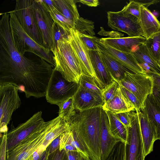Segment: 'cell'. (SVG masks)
Here are the masks:
<instances>
[{
  "instance_id": "1",
  "label": "cell",
  "mask_w": 160,
  "mask_h": 160,
  "mask_svg": "<svg viewBox=\"0 0 160 160\" xmlns=\"http://www.w3.org/2000/svg\"><path fill=\"white\" fill-rule=\"evenodd\" d=\"M10 14L0 21V85L11 84L24 92L26 98L45 96L54 68L45 60L30 59L19 52L12 39Z\"/></svg>"
},
{
  "instance_id": "2",
  "label": "cell",
  "mask_w": 160,
  "mask_h": 160,
  "mask_svg": "<svg viewBox=\"0 0 160 160\" xmlns=\"http://www.w3.org/2000/svg\"><path fill=\"white\" fill-rule=\"evenodd\" d=\"M102 107L76 111L68 123L83 139L92 160H101L100 130Z\"/></svg>"
},
{
  "instance_id": "3",
  "label": "cell",
  "mask_w": 160,
  "mask_h": 160,
  "mask_svg": "<svg viewBox=\"0 0 160 160\" xmlns=\"http://www.w3.org/2000/svg\"><path fill=\"white\" fill-rule=\"evenodd\" d=\"M52 52L55 64L54 69L59 72L67 81L79 84L83 73L69 39L64 38L58 40Z\"/></svg>"
},
{
  "instance_id": "4",
  "label": "cell",
  "mask_w": 160,
  "mask_h": 160,
  "mask_svg": "<svg viewBox=\"0 0 160 160\" xmlns=\"http://www.w3.org/2000/svg\"><path fill=\"white\" fill-rule=\"evenodd\" d=\"M9 14L12 39L18 51L23 55L26 52L32 53L55 67L53 55L50 50L34 41L22 28L15 15L13 13H10Z\"/></svg>"
},
{
  "instance_id": "5",
  "label": "cell",
  "mask_w": 160,
  "mask_h": 160,
  "mask_svg": "<svg viewBox=\"0 0 160 160\" xmlns=\"http://www.w3.org/2000/svg\"><path fill=\"white\" fill-rule=\"evenodd\" d=\"M56 118L48 121L41 130L32 134L7 152L6 160H33V153L38 150L46 135L53 126Z\"/></svg>"
},
{
  "instance_id": "6",
  "label": "cell",
  "mask_w": 160,
  "mask_h": 160,
  "mask_svg": "<svg viewBox=\"0 0 160 160\" xmlns=\"http://www.w3.org/2000/svg\"><path fill=\"white\" fill-rule=\"evenodd\" d=\"M33 1L17 0L15 9L8 13H13L29 36L38 44L44 47L42 35L32 11Z\"/></svg>"
},
{
  "instance_id": "7",
  "label": "cell",
  "mask_w": 160,
  "mask_h": 160,
  "mask_svg": "<svg viewBox=\"0 0 160 160\" xmlns=\"http://www.w3.org/2000/svg\"><path fill=\"white\" fill-rule=\"evenodd\" d=\"M19 88L11 84L0 85V129L1 133L8 132V125L13 112L20 106Z\"/></svg>"
},
{
  "instance_id": "8",
  "label": "cell",
  "mask_w": 160,
  "mask_h": 160,
  "mask_svg": "<svg viewBox=\"0 0 160 160\" xmlns=\"http://www.w3.org/2000/svg\"><path fill=\"white\" fill-rule=\"evenodd\" d=\"M79 86L78 83L66 80L59 72L53 69L47 89L46 99L49 103L58 105L73 96Z\"/></svg>"
},
{
  "instance_id": "9",
  "label": "cell",
  "mask_w": 160,
  "mask_h": 160,
  "mask_svg": "<svg viewBox=\"0 0 160 160\" xmlns=\"http://www.w3.org/2000/svg\"><path fill=\"white\" fill-rule=\"evenodd\" d=\"M42 115V111H38L25 122L16 128L12 127L8 132L7 152L29 136L40 131L47 125L48 121L45 122Z\"/></svg>"
},
{
  "instance_id": "10",
  "label": "cell",
  "mask_w": 160,
  "mask_h": 160,
  "mask_svg": "<svg viewBox=\"0 0 160 160\" xmlns=\"http://www.w3.org/2000/svg\"><path fill=\"white\" fill-rule=\"evenodd\" d=\"M119 84L133 93L144 107L148 96L153 93V81L151 76L146 73L127 71Z\"/></svg>"
},
{
  "instance_id": "11",
  "label": "cell",
  "mask_w": 160,
  "mask_h": 160,
  "mask_svg": "<svg viewBox=\"0 0 160 160\" xmlns=\"http://www.w3.org/2000/svg\"><path fill=\"white\" fill-rule=\"evenodd\" d=\"M108 25L112 29L126 33L129 37L143 36L139 19L121 10L117 12H107Z\"/></svg>"
},
{
  "instance_id": "12",
  "label": "cell",
  "mask_w": 160,
  "mask_h": 160,
  "mask_svg": "<svg viewBox=\"0 0 160 160\" xmlns=\"http://www.w3.org/2000/svg\"><path fill=\"white\" fill-rule=\"evenodd\" d=\"M32 10L38 27L41 32L44 47L52 49V28L54 22L42 0H33Z\"/></svg>"
},
{
  "instance_id": "13",
  "label": "cell",
  "mask_w": 160,
  "mask_h": 160,
  "mask_svg": "<svg viewBox=\"0 0 160 160\" xmlns=\"http://www.w3.org/2000/svg\"><path fill=\"white\" fill-rule=\"evenodd\" d=\"M70 32L69 42L78 57L83 74L93 77L97 84V78L91 62L89 50L80 38L77 30L72 28Z\"/></svg>"
},
{
  "instance_id": "14",
  "label": "cell",
  "mask_w": 160,
  "mask_h": 160,
  "mask_svg": "<svg viewBox=\"0 0 160 160\" xmlns=\"http://www.w3.org/2000/svg\"><path fill=\"white\" fill-rule=\"evenodd\" d=\"M135 111L129 112L131 125L128 128L129 143L127 144V160H136L143 148L139 120Z\"/></svg>"
},
{
  "instance_id": "15",
  "label": "cell",
  "mask_w": 160,
  "mask_h": 160,
  "mask_svg": "<svg viewBox=\"0 0 160 160\" xmlns=\"http://www.w3.org/2000/svg\"><path fill=\"white\" fill-rule=\"evenodd\" d=\"M97 43L100 50L106 53L131 72L146 73L132 53L125 52L116 49L101 42L99 39L97 41Z\"/></svg>"
},
{
  "instance_id": "16",
  "label": "cell",
  "mask_w": 160,
  "mask_h": 160,
  "mask_svg": "<svg viewBox=\"0 0 160 160\" xmlns=\"http://www.w3.org/2000/svg\"><path fill=\"white\" fill-rule=\"evenodd\" d=\"M73 97L75 110L79 111L102 107L104 104L102 96L79 85Z\"/></svg>"
},
{
  "instance_id": "17",
  "label": "cell",
  "mask_w": 160,
  "mask_h": 160,
  "mask_svg": "<svg viewBox=\"0 0 160 160\" xmlns=\"http://www.w3.org/2000/svg\"><path fill=\"white\" fill-rule=\"evenodd\" d=\"M136 112L139 120L143 152L145 157L153 150V144L157 140L156 132L146 113L141 111Z\"/></svg>"
},
{
  "instance_id": "18",
  "label": "cell",
  "mask_w": 160,
  "mask_h": 160,
  "mask_svg": "<svg viewBox=\"0 0 160 160\" xmlns=\"http://www.w3.org/2000/svg\"><path fill=\"white\" fill-rule=\"evenodd\" d=\"M119 141L111 132L108 115L102 108L100 130L101 160H105L115 145Z\"/></svg>"
},
{
  "instance_id": "19",
  "label": "cell",
  "mask_w": 160,
  "mask_h": 160,
  "mask_svg": "<svg viewBox=\"0 0 160 160\" xmlns=\"http://www.w3.org/2000/svg\"><path fill=\"white\" fill-rule=\"evenodd\" d=\"M99 40L119 51L131 53L135 48L146 43L147 39L142 36L102 38Z\"/></svg>"
},
{
  "instance_id": "20",
  "label": "cell",
  "mask_w": 160,
  "mask_h": 160,
  "mask_svg": "<svg viewBox=\"0 0 160 160\" xmlns=\"http://www.w3.org/2000/svg\"><path fill=\"white\" fill-rule=\"evenodd\" d=\"M99 50H89V53L92 66L97 77V85L103 89L110 84L114 79L101 58Z\"/></svg>"
},
{
  "instance_id": "21",
  "label": "cell",
  "mask_w": 160,
  "mask_h": 160,
  "mask_svg": "<svg viewBox=\"0 0 160 160\" xmlns=\"http://www.w3.org/2000/svg\"><path fill=\"white\" fill-rule=\"evenodd\" d=\"M139 21L143 32L147 39L160 31V22L148 8L141 5Z\"/></svg>"
},
{
  "instance_id": "22",
  "label": "cell",
  "mask_w": 160,
  "mask_h": 160,
  "mask_svg": "<svg viewBox=\"0 0 160 160\" xmlns=\"http://www.w3.org/2000/svg\"><path fill=\"white\" fill-rule=\"evenodd\" d=\"M102 108L104 110L113 113L135 111L133 105L123 94L120 88L114 98L104 103Z\"/></svg>"
},
{
  "instance_id": "23",
  "label": "cell",
  "mask_w": 160,
  "mask_h": 160,
  "mask_svg": "<svg viewBox=\"0 0 160 160\" xmlns=\"http://www.w3.org/2000/svg\"><path fill=\"white\" fill-rule=\"evenodd\" d=\"M152 94L148 96L141 111L146 113L153 126L157 140H160V109L154 100Z\"/></svg>"
},
{
  "instance_id": "24",
  "label": "cell",
  "mask_w": 160,
  "mask_h": 160,
  "mask_svg": "<svg viewBox=\"0 0 160 160\" xmlns=\"http://www.w3.org/2000/svg\"><path fill=\"white\" fill-rule=\"evenodd\" d=\"M99 52L101 58L114 80L118 82L124 78L127 71L132 72L106 53L99 49Z\"/></svg>"
},
{
  "instance_id": "25",
  "label": "cell",
  "mask_w": 160,
  "mask_h": 160,
  "mask_svg": "<svg viewBox=\"0 0 160 160\" xmlns=\"http://www.w3.org/2000/svg\"><path fill=\"white\" fill-rule=\"evenodd\" d=\"M57 9L74 24L79 18L76 2L73 0H52Z\"/></svg>"
},
{
  "instance_id": "26",
  "label": "cell",
  "mask_w": 160,
  "mask_h": 160,
  "mask_svg": "<svg viewBox=\"0 0 160 160\" xmlns=\"http://www.w3.org/2000/svg\"><path fill=\"white\" fill-rule=\"evenodd\" d=\"M105 111L108 117L110 129L113 135L119 141L128 144V129L119 120L115 114L109 111Z\"/></svg>"
},
{
  "instance_id": "27",
  "label": "cell",
  "mask_w": 160,
  "mask_h": 160,
  "mask_svg": "<svg viewBox=\"0 0 160 160\" xmlns=\"http://www.w3.org/2000/svg\"><path fill=\"white\" fill-rule=\"evenodd\" d=\"M131 53L139 64H147L155 72L160 73V65L150 55L145 44L135 48Z\"/></svg>"
},
{
  "instance_id": "28",
  "label": "cell",
  "mask_w": 160,
  "mask_h": 160,
  "mask_svg": "<svg viewBox=\"0 0 160 160\" xmlns=\"http://www.w3.org/2000/svg\"><path fill=\"white\" fill-rule=\"evenodd\" d=\"M145 44L150 55L160 65V31L147 39Z\"/></svg>"
},
{
  "instance_id": "29",
  "label": "cell",
  "mask_w": 160,
  "mask_h": 160,
  "mask_svg": "<svg viewBox=\"0 0 160 160\" xmlns=\"http://www.w3.org/2000/svg\"><path fill=\"white\" fill-rule=\"evenodd\" d=\"M58 106L59 108L58 116H61L68 122L76 111L74 104L73 96L59 103Z\"/></svg>"
},
{
  "instance_id": "30",
  "label": "cell",
  "mask_w": 160,
  "mask_h": 160,
  "mask_svg": "<svg viewBox=\"0 0 160 160\" xmlns=\"http://www.w3.org/2000/svg\"><path fill=\"white\" fill-rule=\"evenodd\" d=\"M94 28L92 21L80 17L75 22L73 29L79 33L93 36L95 35Z\"/></svg>"
},
{
  "instance_id": "31",
  "label": "cell",
  "mask_w": 160,
  "mask_h": 160,
  "mask_svg": "<svg viewBox=\"0 0 160 160\" xmlns=\"http://www.w3.org/2000/svg\"><path fill=\"white\" fill-rule=\"evenodd\" d=\"M127 143L118 142L105 160H127Z\"/></svg>"
},
{
  "instance_id": "32",
  "label": "cell",
  "mask_w": 160,
  "mask_h": 160,
  "mask_svg": "<svg viewBox=\"0 0 160 160\" xmlns=\"http://www.w3.org/2000/svg\"><path fill=\"white\" fill-rule=\"evenodd\" d=\"M49 12L54 22L65 31L70 32V29L73 28V23L66 18L57 9L50 11Z\"/></svg>"
},
{
  "instance_id": "33",
  "label": "cell",
  "mask_w": 160,
  "mask_h": 160,
  "mask_svg": "<svg viewBox=\"0 0 160 160\" xmlns=\"http://www.w3.org/2000/svg\"><path fill=\"white\" fill-rule=\"evenodd\" d=\"M79 84L84 88L102 96V89L98 86L93 77L82 74L80 78Z\"/></svg>"
},
{
  "instance_id": "34",
  "label": "cell",
  "mask_w": 160,
  "mask_h": 160,
  "mask_svg": "<svg viewBox=\"0 0 160 160\" xmlns=\"http://www.w3.org/2000/svg\"><path fill=\"white\" fill-rule=\"evenodd\" d=\"M120 88L118 82L114 80L110 84L102 89V96L104 103L113 99L117 95Z\"/></svg>"
},
{
  "instance_id": "35",
  "label": "cell",
  "mask_w": 160,
  "mask_h": 160,
  "mask_svg": "<svg viewBox=\"0 0 160 160\" xmlns=\"http://www.w3.org/2000/svg\"><path fill=\"white\" fill-rule=\"evenodd\" d=\"M70 33V32L66 31L54 22L52 28L53 47L51 52L56 48L58 41L64 38L69 39Z\"/></svg>"
},
{
  "instance_id": "36",
  "label": "cell",
  "mask_w": 160,
  "mask_h": 160,
  "mask_svg": "<svg viewBox=\"0 0 160 160\" xmlns=\"http://www.w3.org/2000/svg\"><path fill=\"white\" fill-rule=\"evenodd\" d=\"M141 5L137 0H130L121 11L124 13L132 15L139 19Z\"/></svg>"
},
{
  "instance_id": "37",
  "label": "cell",
  "mask_w": 160,
  "mask_h": 160,
  "mask_svg": "<svg viewBox=\"0 0 160 160\" xmlns=\"http://www.w3.org/2000/svg\"><path fill=\"white\" fill-rule=\"evenodd\" d=\"M79 34L80 38L89 50H99L97 43V41L99 38L95 36L86 35L79 33Z\"/></svg>"
},
{
  "instance_id": "38",
  "label": "cell",
  "mask_w": 160,
  "mask_h": 160,
  "mask_svg": "<svg viewBox=\"0 0 160 160\" xmlns=\"http://www.w3.org/2000/svg\"><path fill=\"white\" fill-rule=\"evenodd\" d=\"M120 87L123 94L134 106L135 111H142L143 109L144 106L137 97L133 93L120 84Z\"/></svg>"
},
{
  "instance_id": "39",
  "label": "cell",
  "mask_w": 160,
  "mask_h": 160,
  "mask_svg": "<svg viewBox=\"0 0 160 160\" xmlns=\"http://www.w3.org/2000/svg\"><path fill=\"white\" fill-rule=\"evenodd\" d=\"M47 160H68L67 152L59 148L48 156Z\"/></svg>"
},
{
  "instance_id": "40",
  "label": "cell",
  "mask_w": 160,
  "mask_h": 160,
  "mask_svg": "<svg viewBox=\"0 0 160 160\" xmlns=\"http://www.w3.org/2000/svg\"><path fill=\"white\" fill-rule=\"evenodd\" d=\"M129 112L114 113L119 120L128 129L131 126V121Z\"/></svg>"
},
{
  "instance_id": "41",
  "label": "cell",
  "mask_w": 160,
  "mask_h": 160,
  "mask_svg": "<svg viewBox=\"0 0 160 160\" xmlns=\"http://www.w3.org/2000/svg\"><path fill=\"white\" fill-rule=\"evenodd\" d=\"M7 133H3L0 147V160H6Z\"/></svg>"
},
{
  "instance_id": "42",
  "label": "cell",
  "mask_w": 160,
  "mask_h": 160,
  "mask_svg": "<svg viewBox=\"0 0 160 160\" xmlns=\"http://www.w3.org/2000/svg\"><path fill=\"white\" fill-rule=\"evenodd\" d=\"M60 136L55 139L48 146L46 150L48 155L52 153L60 148Z\"/></svg>"
},
{
  "instance_id": "43",
  "label": "cell",
  "mask_w": 160,
  "mask_h": 160,
  "mask_svg": "<svg viewBox=\"0 0 160 160\" xmlns=\"http://www.w3.org/2000/svg\"><path fill=\"white\" fill-rule=\"evenodd\" d=\"M147 74L152 79L153 90L160 92V73L152 72Z\"/></svg>"
},
{
  "instance_id": "44",
  "label": "cell",
  "mask_w": 160,
  "mask_h": 160,
  "mask_svg": "<svg viewBox=\"0 0 160 160\" xmlns=\"http://www.w3.org/2000/svg\"><path fill=\"white\" fill-rule=\"evenodd\" d=\"M75 1L80 2L89 7H96L99 5V1L98 0H79Z\"/></svg>"
},
{
  "instance_id": "45",
  "label": "cell",
  "mask_w": 160,
  "mask_h": 160,
  "mask_svg": "<svg viewBox=\"0 0 160 160\" xmlns=\"http://www.w3.org/2000/svg\"><path fill=\"white\" fill-rule=\"evenodd\" d=\"M67 153L68 160H80V154L78 152L71 151Z\"/></svg>"
},
{
  "instance_id": "46",
  "label": "cell",
  "mask_w": 160,
  "mask_h": 160,
  "mask_svg": "<svg viewBox=\"0 0 160 160\" xmlns=\"http://www.w3.org/2000/svg\"><path fill=\"white\" fill-rule=\"evenodd\" d=\"M141 5L148 8L151 5L156 4L160 1L158 0H137Z\"/></svg>"
},
{
  "instance_id": "47",
  "label": "cell",
  "mask_w": 160,
  "mask_h": 160,
  "mask_svg": "<svg viewBox=\"0 0 160 160\" xmlns=\"http://www.w3.org/2000/svg\"><path fill=\"white\" fill-rule=\"evenodd\" d=\"M153 98L160 109V92L153 90Z\"/></svg>"
},
{
  "instance_id": "48",
  "label": "cell",
  "mask_w": 160,
  "mask_h": 160,
  "mask_svg": "<svg viewBox=\"0 0 160 160\" xmlns=\"http://www.w3.org/2000/svg\"><path fill=\"white\" fill-rule=\"evenodd\" d=\"M145 157L143 152V148H142L136 160H144Z\"/></svg>"
},
{
  "instance_id": "49",
  "label": "cell",
  "mask_w": 160,
  "mask_h": 160,
  "mask_svg": "<svg viewBox=\"0 0 160 160\" xmlns=\"http://www.w3.org/2000/svg\"><path fill=\"white\" fill-rule=\"evenodd\" d=\"M80 160H92L90 158H87L82 156L80 155Z\"/></svg>"
}]
</instances>
